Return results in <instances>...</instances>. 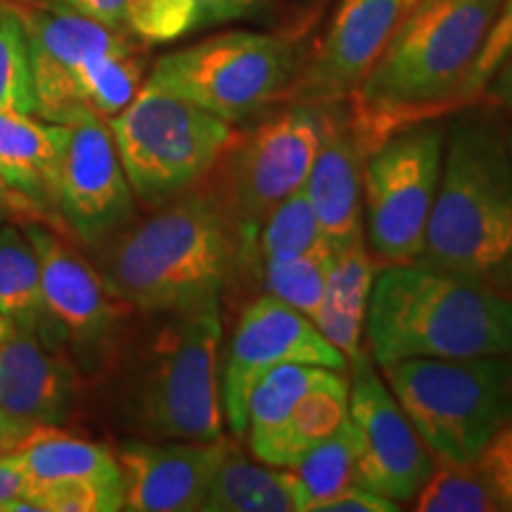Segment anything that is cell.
Here are the masks:
<instances>
[{
  "mask_svg": "<svg viewBox=\"0 0 512 512\" xmlns=\"http://www.w3.org/2000/svg\"><path fill=\"white\" fill-rule=\"evenodd\" d=\"M143 316L95 377L107 420L128 437L221 439V302Z\"/></svg>",
  "mask_w": 512,
  "mask_h": 512,
  "instance_id": "obj_1",
  "label": "cell"
},
{
  "mask_svg": "<svg viewBox=\"0 0 512 512\" xmlns=\"http://www.w3.org/2000/svg\"><path fill=\"white\" fill-rule=\"evenodd\" d=\"M501 0H420L399 19L370 72L347 100L363 155L420 121L463 107V86Z\"/></svg>",
  "mask_w": 512,
  "mask_h": 512,
  "instance_id": "obj_2",
  "label": "cell"
},
{
  "mask_svg": "<svg viewBox=\"0 0 512 512\" xmlns=\"http://www.w3.org/2000/svg\"><path fill=\"white\" fill-rule=\"evenodd\" d=\"M93 266L138 313L221 302L242 264L240 235L214 190H188L93 249Z\"/></svg>",
  "mask_w": 512,
  "mask_h": 512,
  "instance_id": "obj_3",
  "label": "cell"
},
{
  "mask_svg": "<svg viewBox=\"0 0 512 512\" xmlns=\"http://www.w3.org/2000/svg\"><path fill=\"white\" fill-rule=\"evenodd\" d=\"M415 261L512 294V157L489 114L446 126L439 190Z\"/></svg>",
  "mask_w": 512,
  "mask_h": 512,
  "instance_id": "obj_4",
  "label": "cell"
},
{
  "mask_svg": "<svg viewBox=\"0 0 512 512\" xmlns=\"http://www.w3.org/2000/svg\"><path fill=\"white\" fill-rule=\"evenodd\" d=\"M380 368L408 358L512 356V294L422 261L377 271L366 313Z\"/></svg>",
  "mask_w": 512,
  "mask_h": 512,
  "instance_id": "obj_5",
  "label": "cell"
},
{
  "mask_svg": "<svg viewBox=\"0 0 512 512\" xmlns=\"http://www.w3.org/2000/svg\"><path fill=\"white\" fill-rule=\"evenodd\" d=\"M306 60L302 31H226L159 57L145 83L233 126L287 102Z\"/></svg>",
  "mask_w": 512,
  "mask_h": 512,
  "instance_id": "obj_6",
  "label": "cell"
},
{
  "mask_svg": "<svg viewBox=\"0 0 512 512\" xmlns=\"http://www.w3.org/2000/svg\"><path fill=\"white\" fill-rule=\"evenodd\" d=\"M382 375L437 463H475L512 418V356L408 358Z\"/></svg>",
  "mask_w": 512,
  "mask_h": 512,
  "instance_id": "obj_7",
  "label": "cell"
},
{
  "mask_svg": "<svg viewBox=\"0 0 512 512\" xmlns=\"http://www.w3.org/2000/svg\"><path fill=\"white\" fill-rule=\"evenodd\" d=\"M107 126L133 195L147 207H162L195 188L235 136L223 119L147 83Z\"/></svg>",
  "mask_w": 512,
  "mask_h": 512,
  "instance_id": "obj_8",
  "label": "cell"
},
{
  "mask_svg": "<svg viewBox=\"0 0 512 512\" xmlns=\"http://www.w3.org/2000/svg\"><path fill=\"white\" fill-rule=\"evenodd\" d=\"M332 102L290 100L280 112L233 136L211 190L240 235L242 264L256 252V233L271 211L304 188L316 159Z\"/></svg>",
  "mask_w": 512,
  "mask_h": 512,
  "instance_id": "obj_9",
  "label": "cell"
},
{
  "mask_svg": "<svg viewBox=\"0 0 512 512\" xmlns=\"http://www.w3.org/2000/svg\"><path fill=\"white\" fill-rule=\"evenodd\" d=\"M24 233L41 264L43 316L36 335L67 356L81 380H95L124 342L133 309L55 230L29 223Z\"/></svg>",
  "mask_w": 512,
  "mask_h": 512,
  "instance_id": "obj_10",
  "label": "cell"
},
{
  "mask_svg": "<svg viewBox=\"0 0 512 512\" xmlns=\"http://www.w3.org/2000/svg\"><path fill=\"white\" fill-rule=\"evenodd\" d=\"M444 119L413 124L363 164V235L377 264L415 261L425 245L444 164Z\"/></svg>",
  "mask_w": 512,
  "mask_h": 512,
  "instance_id": "obj_11",
  "label": "cell"
},
{
  "mask_svg": "<svg viewBox=\"0 0 512 512\" xmlns=\"http://www.w3.org/2000/svg\"><path fill=\"white\" fill-rule=\"evenodd\" d=\"M136 216V195L105 119L81 112L67 124L55 178V219L95 249Z\"/></svg>",
  "mask_w": 512,
  "mask_h": 512,
  "instance_id": "obj_12",
  "label": "cell"
},
{
  "mask_svg": "<svg viewBox=\"0 0 512 512\" xmlns=\"http://www.w3.org/2000/svg\"><path fill=\"white\" fill-rule=\"evenodd\" d=\"M283 363H313L339 373L349 368L309 316L264 294L238 316L221 363V411L235 437L247 434V396L256 377Z\"/></svg>",
  "mask_w": 512,
  "mask_h": 512,
  "instance_id": "obj_13",
  "label": "cell"
},
{
  "mask_svg": "<svg viewBox=\"0 0 512 512\" xmlns=\"http://www.w3.org/2000/svg\"><path fill=\"white\" fill-rule=\"evenodd\" d=\"M347 380L358 446L356 484L396 503L413 501L437 460L366 354L351 358Z\"/></svg>",
  "mask_w": 512,
  "mask_h": 512,
  "instance_id": "obj_14",
  "label": "cell"
},
{
  "mask_svg": "<svg viewBox=\"0 0 512 512\" xmlns=\"http://www.w3.org/2000/svg\"><path fill=\"white\" fill-rule=\"evenodd\" d=\"M27 31L31 72H34L36 114L53 124H69L79 110L72 83L83 62L95 55L136 46L124 27H110L53 3L12 0Z\"/></svg>",
  "mask_w": 512,
  "mask_h": 512,
  "instance_id": "obj_15",
  "label": "cell"
},
{
  "mask_svg": "<svg viewBox=\"0 0 512 512\" xmlns=\"http://www.w3.org/2000/svg\"><path fill=\"white\" fill-rule=\"evenodd\" d=\"M228 441H155L126 437L114 456L124 482V505L131 512L200 510L219 470Z\"/></svg>",
  "mask_w": 512,
  "mask_h": 512,
  "instance_id": "obj_16",
  "label": "cell"
},
{
  "mask_svg": "<svg viewBox=\"0 0 512 512\" xmlns=\"http://www.w3.org/2000/svg\"><path fill=\"white\" fill-rule=\"evenodd\" d=\"M403 17L401 0H339L330 29L306 60L290 100L342 102L370 72Z\"/></svg>",
  "mask_w": 512,
  "mask_h": 512,
  "instance_id": "obj_17",
  "label": "cell"
},
{
  "mask_svg": "<svg viewBox=\"0 0 512 512\" xmlns=\"http://www.w3.org/2000/svg\"><path fill=\"white\" fill-rule=\"evenodd\" d=\"M81 375L36 332L12 328L0 342V408L36 425L62 427L79 406Z\"/></svg>",
  "mask_w": 512,
  "mask_h": 512,
  "instance_id": "obj_18",
  "label": "cell"
},
{
  "mask_svg": "<svg viewBox=\"0 0 512 512\" xmlns=\"http://www.w3.org/2000/svg\"><path fill=\"white\" fill-rule=\"evenodd\" d=\"M363 164H366V155L351 133L347 102H332L304 188L325 238L335 249L366 240L363 235Z\"/></svg>",
  "mask_w": 512,
  "mask_h": 512,
  "instance_id": "obj_19",
  "label": "cell"
},
{
  "mask_svg": "<svg viewBox=\"0 0 512 512\" xmlns=\"http://www.w3.org/2000/svg\"><path fill=\"white\" fill-rule=\"evenodd\" d=\"M67 124L0 112V185L29 216L55 219V178Z\"/></svg>",
  "mask_w": 512,
  "mask_h": 512,
  "instance_id": "obj_20",
  "label": "cell"
},
{
  "mask_svg": "<svg viewBox=\"0 0 512 512\" xmlns=\"http://www.w3.org/2000/svg\"><path fill=\"white\" fill-rule=\"evenodd\" d=\"M349 420V380L339 370L328 368L299 396L273 430L249 437L252 456L259 463L292 467L311 448H316L342 430Z\"/></svg>",
  "mask_w": 512,
  "mask_h": 512,
  "instance_id": "obj_21",
  "label": "cell"
},
{
  "mask_svg": "<svg viewBox=\"0 0 512 512\" xmlns=\"http://www.w3.org/2000/svg\"><path fill=\"white\" fill-rule=\"evenodd\" d=\"M380 268L366 240L335 249L313 323L332 347L342 351L347 363L363 354L361 339L366 330L368 302Z\"/></svg>",
  "mask_w": 512,
  "mask_h": 512,
  "instance_id": "obj_22",
  "label": "cell"
},
{
  "mask_svg": "<svg viewBox=\"0 0 512 512\" xmlns=\"http://www.w3.org/2000/svg\"><path fill=\"white\" fill-rule=\"evenodd\" d=\"M8 458L36 486L112 484L121 482L119 460L107 446L41 425Z\"/></svg>",
  "mask_w": 512,
  "mask_h": 512,
  "instance_id": "obj_23",
  "label": "cell"
},
{
  "mask_svg": "<svg viewBox=\"0 0 512 512\" xmlns=\"http://www.w3.org/2000/svg\"><path fill=\"white\" fill-rule=\"evenodd\" d=\"M202 512H299V494L290 467L249 460L230 444L211 479Z\"/></svg>",
  "mask_w": 512,
  "mask_h": 512,
  "instance_id": "obj_24",
  "label": "cell"
},
{
  "mask_svg": "<svg viewBox=\"0 0 512 512\" xmlns=\"http://www.w3.org/2000/svg\"><path fill=\"white\" fill-rule=\"evenodd\" d=\"M43 316L41 264L24 230L0 228V318L12 328L38 332Z\"/></svg>",
  "mask_w": 512,
  "mask_h": 512,
  "instance_id": "obj_25",
  "label": "cell"
},
{
  "mask_svg": "<svg viewBox=\"0 0 512 512\" xmlns=\"http://www.w3.org/2000/svg\"><path fill=\"white\" fill-rule=\"evenodd\" d=\"M356 432L347 425L323 444L311 448L306 456L294 463L290 470L294 475L299 494V512H318L328 498H332L344 486L356 482Z\"/></svg>",
  "mask_w": 512,
  "mask_h": 512,
  "instance_id": "obj_26",
  "label": "cell"
},
{
  "mask_svg": "<svg viewBox=\"0 0 512 512\" xmlns=\"http://www.w3.org/2000/svg\"><path fill=\"white\" fill-rule=\"evenodd\" d=\"M335 249L325 238L306 188L294 190L275 207L256 233L259 261H287Z\"/></svg>",
  "mask_w": 512,
  "mask_h": 512,
  "instance_id": "obj_27",
  "label": "cell"
},
{
  "mask_svg": "<svg viewBox=\"0 0 512 512\" xmlns=\"http://www.w3.org/2000/svg\"><path fill=\"white\" fill-rule=\"evenodd\" d=\"M325 366L313 363H283V366L266 370L256 377L247 396V434L245 437H259L273 430L280 420L290 413L306 389L325 373Z\"/></svg>",
  "mask_w": 512,
  "mask_h": 512,
  "instance_id": "obj_28",
  "label": "cell"
},
{
  "mask_svg": "<svg viewBox=\"0 0 512 512\" xmlns=\"http://www.w3.org/2000/svg\"><path fill=\"white\" fill-rule=\"evenodd\" d=\"M0 112L36 114L27 31L12 0H0Z\"/></svg>",
  "mask_w": 512,
  "mask_h": 512,
  "instance_id": "obj_29",
  "label": "cell"
},
{
  "mask_svg": "<svg viewBox=\"0 0 512 512\" xmlns=\"http://www.w3.org/2000/svg\"><path fill=\"white\" fill-rule=\"evenodd\" d=\"M420 512H496L498 508L489 484L475 463H439L430 479L413 498Z\"/></svg>",
  "mask_w": 512,
  "mask_h": 512,
  "instance_id": "obj_30",
  "label": "cell"
},
{
  "mask_svg": "<svg viewBox=\"0 0 512 512\" xmlns=\"http://www.w3.org/2000/svg\"><path fill=\"white\" fill-rule=\"evenodd\" d=\"M335 259V249L313 256H299L287 261H261V280L266 294H273L280 302L302 311L313 320L320 299H323L328 273Z\"/></svg>",
  "mask_w": 512,
  "mask_h": 512,
  "instance_id": "obj_31",
  "label": "cell"
},
{
  "mask_svg": "<svg viewBox=\"0 0 512 512\" xmlns=\"http://www.w3.org/2000/svg\"><path fill=\"white\" fill-rule=\"evenodd\" d=\"M124 29L138 41L159 46L200 29L197 0H128Z\"/></svg>",
  "mask_w": 512,
  "mask_h": 512,
  "instance_id": "obj_32",
  "label": "cell"
},
{
  "mask_svg": "<svg viewBox=\"0 0 512 512\" xmlns=\"http://www.w3.org/2000/svg\"><path fill=\"white\" fill-rule=\"evenodd\" d=\"M512 50V0H501L498 5L496 19L491 24L489 36H486L482 50H479L472 72L467 76L463 86V105H472L479 95H482L484 86L489 83L491 74L496 72L498 64L503 57Z\"/></svg>",
  "mask_w": 512,
  "mask_h": 512,
  "instance_id": "obj_33",
  "label": "cell"
},
{
  "mask_svg": "<svg viewBox=\"0 0 512 512\" xmlns=\"http://www.w3.org/2000/svg\"><path fill=\"white\" fill-rule=\"evenodd\" d=\"M475 465L489 484L498 508L512 512V418L484 446Z\"/></svg>",
  "mask_w": 512,
  "mask_h": 512,
  "instance_id": "obj_34",
  "label": "cell"
},
{
  "mask_svg": "<svg viewBox=\"0 0 512 512\" xmlns=\"http://www.w3.org/2000/svg\"><path fill=\"white\" fill-rule=\"evenodd\" d=\"M0 512H41L38 486L8 458L0 456Z\"/></svg>",
  "mask_w": 512,
  "mask_h": 512,
  "instance_id": "obj_35",
  "label": "cell"
},
{
  "mask_svg": "<svg viewBox=\"0 0 512 512\" xmlns=\"http://www.w3.org/2000/svg\"><path fill=\"white\" fill-rule=\"evenodd\" d=\"M396 512L401 510V505L392 501V498L375 494V491L366 489L361 484H349L344 486L339 494L328 498L320 505L318 512Z\"/></svg>",
  "mask_w": 512,
  "mask_h": 512,
  "instance_id": "obj_36",
  "label": "cell"
},
{
  "mask_svg": "<svg viewBox=\"0 0 512 512\" xmlns=\"http://www.w3.org/2000/svg\"><path fill=\"white\" fill-rule=\"evenodd\" d=\"M268 3H271V0H197V8H200V27L249 19L259 15Z\"/></svg>",
  "mask_w": 512,
  "mask_h": 512,
  "instance_id": "obj_37",
  "label": "cell"
},
{
  "mask_svg": "<svg viewBox=\"0 0 512 512\" xmlns=\"http://www.w3.org/2000/svg\"><path fill=\"white\" fill-rule=\"evenodd\" d=\"M46 3L98 19V22L110 24V27H124V10L128 0H46Z\"/></svg>",
  "mask_w": 512,
  "mask_h": 512,
  "instance_id": "obj_38",
  "label": "cell"
},
{
  "mask_svg": "<svg viewBox=\"0 0 512 512\" xmlns=\"http://www.w3.org/2000/svg\"><path fill=\"white\" fill-rule=\"evenodd\" d=\"M482 95H486V100L494 107L512 112V50L503 57V62L498 64L496 72L491 74Z\"/></svg>",
  "mask_w": 512,
  "mask_h": 512,
  "instance_id": "obj_39",
  "label": "cell"
},
{
  "mask_svg": "<svg viewBox=\"0 0 512 512\" xmlns=\"http://www.w3.org/2000/svg\"><path fill=\"white\" fill-rule=\"evenodd\" d=\"M36 427L41 425H36V422H31L27 418H19V415H12L0 408V456L22 446Z\"/></svg>",
  "mask_w": 512,
  "mask_h": 512,
  "instance_id": "obj_40",
  "label": "cell"
},
{
  "mask_svg": "<svg viewBox=\"0 0 512 512\" xmlns=\"http://www.w3.org/2000/svg\"><path fill=\"white\" fill-rule=\"evenodd\" d=\"M10 207H15V202L10 200V195L5 192L3 185H0V214H5V209H10Z\"/></svg>",
  "mask_w": 512,
  "mask_h": 512,
  "instance_id": "obj_41",
  "label": "cell"
},
{
  "mask_svg": "<svg viewBox=\"0 0 512 512\" xmlns=\"http://www.w3.org/2000/svg\"><path fill=\"white\" fill-rule=\"evenodd\" d=\"M10 330H12V325L8 323V320L0 318V342H3V339L10 335Z\"/></svg>",
  "mask_w": 512,
  "mask_h": 512,
  "instance_id": "obj_42",
  "label": "cell"
},
{
  "mask_svg": "<svg viewBox=\"0 0 512 512\" xmlns=\"http://www.w3.org/2000/svg\"><path fill=\"white\" fill-rule=\"evenodd\" d=\"M418 3H420V0H401V12L406 15V12L413 10Z\"/></svg>",
  "mask_w": 512,
  "mask_h": 512,
  "instance_id": "obj_43",
  "label": "cell"
},
{
  "mask_svg": "<svg viewBox=\"0 0 512 512\" xmlns=\"http://www.w3.org/2000/svg\"><path fill=\"white\" fill-rule=\"evenodd\" d=\"M508 147H510V157H512V131L508 133Z\"/></svg>",
  "mask_w": 512,
  "mask_h": 512,
  "instance_id": "obj_44",
  "label": "cell"
},
{
  "mask_svg": "<svg viewBox=\"0 0 512 512\" xmlns=\"http://www.w3.org/2000/svg\"><path fill=\"white\" fill-rule=\"evenodd\" d=\"M17 3H41V0H17Z\"/></svg>",
  "mask_w": 512,
  "mask_h": 512,
  "instance_id": "obj_45",
  "label": "cell"
}]
</instances>
